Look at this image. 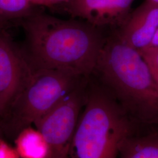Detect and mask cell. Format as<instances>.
Here are the masks:
<instances>
[{
  "instance_id": "16",
  "label": "cell",
  "mask_w": 158,
  "mask_h": 158,
  "mask_svg": "<svg viewBox=\"0 0 158 158\" xmlns=\"http://www.w3.org/2000/svg\"><path fill=\"white\" fill-rule=\"evenodd\" d=\"M151 45L158 46V29L157 31H156V34L155 35V36H154V38L153 39Z\"/></svg>"
},
{
  "instance_id": "9",
  "label": "cell",
  "mask_w": 158,
  "mask_h": 158,
  "mask_svg": "<svg viewBox=\"0 0 158 158\" xmlns=\"http://www.w3.org/2000/svg\"><path fill=\"white\" fill-rule=\"evenodd\" d=\"M15 148L20 158H50L49 148L45 138L32 126L17 134Z\"/></svg>"
},
{
  "instance_id": "1",
  "label": "cell",
  "mask_w": 158,
  "mask_h": 158,
  "mask_svg": "<svg viewBox=\"0 0 158 158\" xmlns=\"http://www.w3.org/2000/svg\"><path fill=\"white\" fill-rule=\"evenodd\" d=\"M20 21L25 36L22 51L31 68L80 77L91 76L110 34L81 19L40 12Z\"/></svg>"
},
{
  "instance_id": "11",
  "label": "cell",
  "mask_w": 158,
  "mask_h": 158,
  "mask_svg": "<svg viewBox=\"0 0 158 158\" xmlns=\"http://www.w3.org/2000/svg\"><path fill=\"white\" fill-rule=\"evenodd\" d=\"M29 0H0V28L7 21H21L32 13Z\"/></svg>"
},
{
  "instance_id": "4",
  "label": "cell",
  "mask_w": 158,
  "mask_h": 158,
  "mask_svg": "<svg viewBox=\"0 0 158 158\" xmlns=\"http://www.w3.org/2000/svg\"><path fill=\"white\" fill-rule=\"evenodd\" d=\"M85 77L51 69H32L28 79L2 119L18 134L36 124Z\"/></svg>"
},
{
  "instance_id": "2",
  "label": "cell",
  "mask_w": 158,
  "mask_h": 158,
  "mask_svg": "<svg viewBox=\"0 0 158 158\" xmlns=\"http://www.w3.org/2000/svg\"><path fill=\"white\" fill-rule=\"evenodd\" d=\"M91 75L125 111L142 121L158 124V88L139 53L110 32Z\"/></svg>"
},
{
  "instance_id": "17",
  "label": "cell",
  "mask_w": 158,
  "mask_h": 158,
  "mask_svg": "<svg viewBox=\"0 0 158 158\" xmlns=\"http://www.w3.org/2000/svg\"><path fill=\"white\" fill-rule=\"evenodd\" d=\"M148 1H151V2H154V3H155V4H158V0H148Z\"/></svg>"
},
{
  "instance_id": "14",
  "label": "cell",
  "mask_w": 158,
  "mask_h": 158,
  "mask_svg": "<svg viewBox=\"0 0 158 158\" xmlns=\"http://www.w3.org/2000/svg\"><path fill=\"white\" fill-rule=\"evenodd\" d=\"M70 0H48L49 7L54 6H62L63 4L66 3Z\"/></svg>"
},
{
  "instance_id": "15",
  "label": "cell",
  "mask_w": 158,
  "mask_h": 158,
  "mask_svg": "<svg viewBox=\"0 0 158 158\" xmlns=\"http://www.w3.org/2000/svg\"><path fill=\"white\" fill-rule=\"evenodd\" d=\"M32 4L49 7L48 0H29Z\"/></svg>"
},
{
  "instance_id": "5",
  "label": "cell",
  "mask_w": 158,
  "mask_h": 158,
  "mask_svg": "<svg viewBox=\"0 0 158 158\" xmlns=\"http://www.w3.org/2000/svg\"><path fill=\"white\" fill-rule=\"evenodd\" d=\"M89 77L74 89L35 125L43 135L50 151V158H69L80 111L85 106Z\"/></svg>"
},
{
  "instance_id": "3",
  "label": "cell",
  "mask_w": 158,
  "mask_h": 158,
  "mask_svg": "<svg viewBox=\"0 0 158 158\" xmlns=\"http://www.w3.org/2000/svg\"><path fill=\"white\" fill-rule=\"evenodd\" d=\"M69 158H117L128 137L125 111L102 85L87 87Z\"/></svg>"
},
{
  "instance_id": "7",
  "label": "cell",
  "mask_w": 158,
  "mask_h": 158,
  "mask_svg": "<svg viewBox=\"0 0 158 158\" xmlns=\"http://www.w3.org/2000/svg\"><path fill=\"white\" fill-rule=\"evenodd\" d=\"M135 0H70L63 4L71 18L110 32L121 27L130 15Z\"/></svg>"
},
{
  "instance_id": "12",
  "label": "cell",
  "mask_w": 158,
  "mask_h": 158,
  "mask_svg": "<svg viewBox=\"0 0 158 158\" xmlns=\"http://www.w3.org/2000/svg\"><path fill=\"white\" fill-rule=\"evenodd\" d=\"M137 51L146 63L158 88V46L149 45Z\"/></svg>"
},
{
  "instance_id": "13",
  "label": "cell",
  "mask_w": 158,
  "mask_h": 158,
  "mask_svg": "<svg viewBox=\"0 0 158 158\" xmlns=\"http://www.w3.org/2000/svg\"><path fill=\"white\" fill-rule=\"evenodd\" d=\"M0 158H20L15 147L10 146L0 136Z\"/></svg>"
},
{
  "instance_id": "10",
  "label": "cell",
  "mask_w": 158,
  "mask_h": 158,
  "mask_svg": "<svg viewBox=\"0 0 158 158\" xmlns=\"http://www.w3.org/2000/svg\"><path fill=\"white\" fill-rule=\"evenodd\" d=\"M119 158H158V132L128 137L120 148Z\"/></svg>"
},
{
  "instance_id": "8",
  "label": "cell",
  "mask_w": 158,
  "mask_h": 158,
  "mask_svg": "<svg viewBox=\"0 0 158 158\" xmlns=\"http://www.w3.org/2000/svg\"><path fill=\"white\" fill-rule=\"evenodd\" d=\"M158 29V4L145 0L114 31L126 45L139 50L151 45Z\"/></svg>"
},
{
  "instance_id": "6",
  "label": "cell",
  "mask_w": 158,
  "mask_h": 158,
  "mask_svg": "<svg viewBox=\"0 0 158 158\" xmlns=\"http://www.w3.org/2000/svg\"><path fill=\"white\" fill-rule=\"evenodd\" d=\"M31 72L23 51L0 29V119L6 115Z\"/></svg>"
}]
</instances>
